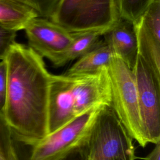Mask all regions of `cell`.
<instances>
[{"mask_svg":"<svg viewBox=\"0 0 160 160\" xmlns=\"http://www.w3.org/2000/svg\"><path fill=\"white\" fill-rule=\"evenodd\" d=\"M4 60L7 89L2 115L14 140L32 146L49 134L51 74L41 56L16 42Z\"/></svg>","mask_w":160,"mask_h":160,"instance_id":"obj_1","label":"cell"},{"mask_svg":"<svg viewBox=\"0 0 160 160\" xmlns=\"http://www.w3.org/2000/svg\"><path fill=\"white\" fill-rule=\"evenodd\" d=\"M108 67L91 74H51L49 102V133L95 108L111 106Z\"/></svg>","mask_w":160,"mask_h":160,"instance_id":"obj_2","label":"cell"},{"mask_svg":"<svg viewBox=\"0 0 160 160\" xmlns=\"http://www.w3.org/2000/svg\"><path fill=\"white\" fill-rule=\"evenodd\" d=\"M111 107L129 135L145 148L149 143L141 118L138 90L133 71L114 56L108 67Z\"/></svg>","mask_w":160,"mask_h":160,"instance_id":"obj_3","label":"cell"},{"mask_svg":"<svg viewBox=\"0 0 160 160\" xmlns=\"http://www.w3.org/2000/svg\"><path fill=\"white\" fill-rule=\"evenodd\" d=\"M119 18L116 0H59L49 19L72 34L105 33Z\"/></svg>","mask_w":160,"mask_h":160,"instance_id":"obj_4","label":"cell"},{"mask_svg":"<svg viewBox=\"0 0 160 160\" xmlns=\"http://www.w3.org/2000/svg\"><path fill=\"white\" fill-rule=\"evenodd\" d=\"M133 141L112 107L106 106L87 143L78 152L81 160H135Z\"/></svg>","mask_w":160,"mask_h":160,"instance_id":"obj_5","label":"cell"},{"mask_svg":"<svg viewBox=\"0 0 160 160\" xmlns=\"http://www.w3.org/2000/svg\"><path fill=\"white\" fill-rule=\"evenodd\" d=\"M104 107L92 109L49 133L31 146L29 160H64L89 140Z\"/></svg>","mask_w":160,"mask_h":160,"instance_id":"obj_6","label":"cell"},{"mask_svg":"<svg viewBox=\"0 0 160 160\" xmlns=\"http://www.w3.org/2000/svg\"><path fill=\"white\" fill-rule=\"evenodd\" d=\"M133 72L144 129L149 143L160 142V77L138 54Z\"/></svg>","mask_w":160,"mask_h":160,"instance_id":"obj_7","label":"cell"},{"mask_svg":"<svg viewBox=\"0 0 160 160\" xmlns=\"http://www.w3.org/2000/svg\"><path fill=\"white\" fill-rule=\"evenodd\" d=\"M24 31L29 46L42 58L49 60L54 66L72 42L74 34L40 16L32 19Z\"/></svg>","mask_w":160,"mask_h":160,"instance_id":"obj_8","label":"cell"},{"mask_svg":"<svg viewBox=\"0 0 160 160\" xmlns=\"http://www.w3.org/2000/svg\"><path fill=\"white\" fill-rule=\"evenodd\" d=\"M133 23L138 54L160 77V0H154Z\"/></svg>","mask_w":160,"mask_h":160,"instance_id":"obj_9","label":"cell"},{"mask_svg":"<svg viewBox=\"0 0 160 160\" xmlns=\"http://www.w3.org/2000/svg\"><path fill=\"white\" fill-rule=\"evenodd\" d=\"M114 56L133 70L138 56V48L134 23L119 18L118 21L103 36Z\"/></svg>","mask_w":160,"mask_h":160,"instance_id":"obj_10","label":"cell"},{"mask_svg":"<svg viewBox=\"0 0 160 160\" xmlns=\"http://www.w3.org/2000/svg\"><path fill=\"white\" fill-rule=\"evenodd\" d=\"M39 16L20 0H0V24L15 31L24 29L28 23Z\"/></svg>","mask_w":160,"mask_h":160,"instance_id":"obj_11","label":"cell"},{"mask_svg":"<svg viewBox=\"0 0 160 160\" xmlns=\"http://www.w3.org/2000/svg\"><path fill=\"white\" fill-rule=\"evenodd\" d=\"M114 54L110 47L102 39L92 50L78 59L65 72L67 75L94 73L103 67H108Z\"/></svg>","mask_w":160,"mask_h":160,"instance_id":"obj_12","label":"cell"},{"mask_svg":"<svg viewBox=\"0 0 160 160\" xmlns=\"http://www.w3.org/2000/svg\"><path fill=\"white\" fill-rule=\"evenodd\" d=\"M104 34V32L99 31L74 34L72 42L54 67L63 66L68 62L83 56L102 42L101 37Z\"/></svg>","mask_w":160,"mask_h":160,"instance_id":"obj_13","label":"cell"},{"mask_svg":"<svg viewBox=\"0 0 160 160\" xmlns=\"http://www.w3.org/2000/svg\"><path fill=\"white\" fill-rule=\"evenodd\" d=\"M154 0H116L120 18L135 22Z\"/></svg>","mask_w":160,"mask_h":160,"instance_id":"obj_14","label":"cell"},{"mask_svg":"<svg viewBox=\"0 0 160 160\" xmlns=\"http://www.w3.org/2000/svg\"><path fill=\"white\" fill-rule=\"evenodd\" d=\"M0 160H20L11 129L0 111Z\"/></svg>","mask_w":160,"mask_h":160,"instance_id":"obj_15","label":"cell"},{"mask_svg":"<svg viewBox=\"0 0 160 160\" xmlns=\"http://www.w3.org/2000/svg\"><path fill=\"white\" fill-rule=\"evenodd\" d=\"M32 8L40 17L49 19L59 0H20Z\"/></svg>","mask_w":160,"mask_h":160,"instance_id":"obj_16","label":"cell"},{"mask_svg":"<svg viewBox=\"0 0 160 160\" xmlns=\"http://www.w3.org/2000/svg\"><path fill=\"white\" fill-rule=\"evenodd\" d=\"M16 32L0 24V61L4 59L11 46L16 42Z\"/></svg>","mask_w":160,"mask_h":160,"instance_id":"obj_17","label":"cell"},{"mask_svg":"<svg viewBox=\"0 0 160 160\" xmlns=\"http://www.w3.org/2000/svg\"><path fill=\"white\" fill-rule=\"evenodd\" d=\"M7 89V68L4 60L0 61V111L1 112L6 99Z\"/></svg>","mask_w":160,"mask_h":160,"instance_id":"obj_18","label":"cell"},{"mask_svg":"<svg viewBox=\"0 0 160 160\" xmlns=\"http://www.w3.org/2000/svg\"><path fill=\"white\" fill-rule=\"evenodd\" d=\"M144 160H160V142L155 144L152 150L144 158Z\"/></svg>","mask_w":160,"mask_h":160,"instance_id":"obj_19","label":"cell"}]
</instances>
